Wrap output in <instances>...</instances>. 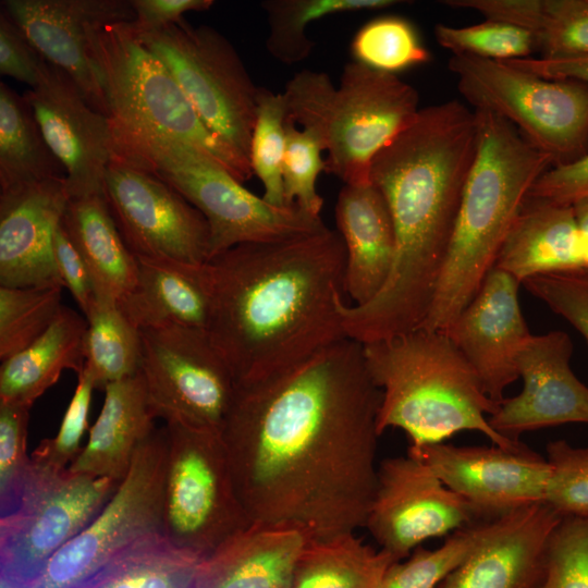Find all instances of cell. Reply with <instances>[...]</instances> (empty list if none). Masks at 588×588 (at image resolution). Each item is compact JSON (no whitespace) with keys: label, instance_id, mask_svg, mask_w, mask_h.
Wrapping results in <instances>:
<instances>
[{"label":"cell","instance_id":"6da1fadb","mask_svg":"<svg viewBox=\"0 0 588 588\" xmlns=\"http://www.w3.org/2000/svg\"><path fill=\"white\" fill-rule=\"evenodd\" d=\"M380 403L363 344L350 338L278 375L236 382L220 433L250 524L296 528L308 541L365 527Z\"/></svg>","mask_w":588,"mask_h":588},{"label":"cell","instance_id":"7a4b0ae2","mask_svg":"<svg viewBox=\"0 0 588 588\" xmlns=\"http://www.w3.org/2000/svg\"><path fill=\"white\" fill-rule=\"evenodd\" d=\"M207 332L236 382L285 371L347 338L340 314L345 247L329 228L241 244L209 259Z\"/></svg>","mask_w":588,"mask_h":588},{"label":"cell","instance_id":"3957f363","mask_svg":"<svg viewBox=\"0 0 588 588\" xmlns=\"http://www.w3.org/2000/svg\"><path fill=\"white\" fill-rule=\"evenodd\" d=\"M476 147L475 111L452 99L420 108L372 159L370 182L388 204L396 238L379 293L390 309L421 314L430 307Z\"/></svg>","mask_w":588,"mask_h":588},{"label":"cell","instance_id":"277c9868","mask_svg":"<svg viewBox=\"0 0 588 588\" xmlns=\"http://www.w3.org/2000/svg\"><path fill=\"white\" fill-rule=\"evenodd\" d=\"M476 155L460 204L445 262L418 329L444 332L471 301L537 180L553 167L500 115L474 110Z\"/></svg>","mask_w":588,"mask_h":588},{"label":"cell","instance_id":"5b68a950","mask_svg":"<svg viewBox=\"0 0 588 588\" xmlns=\"http://www.w3.org/2000/svg\"><path fill=\"white\" fill-rule=\"evenodd\" d=\"M369 375L381 391L378 430L402 429L409 448L445 442L477 431L492 444L520 446L497 432L489 417L499 408L446 333L413 331L363 344Z\"/></svg>","mask_w":588,"mask_h":588},{"label":"cell","instance_id":"8992f818","mask_svg":"<svg viewBox=\"0 0 588 588\" xmlns=\"http://www.w3.org/2000/svg\"><path fill=\"white\" fill-rule=\"evenodd\" d=\"M282 94L286 121L318 138L328 154L324 172L344 185L370 183L375 156L420 110L412 85L355 61L344 65L338 87L329 74L303 70L287 81Z\"/></svg>","mask_w":588,"mask_h":588},{"label":"cell","instance_id":"52a82bcc","mask_svg":"<svg viewBox=\"0 0 588 588\" xmlns=\"http://www.w3.org/2000/svg\"><path fill=\"white\" fill-rule=\"evenodd\" d=\"M113 156L155 173L204 215L210 259L241 244L287 241L328 228L321 216L296 204L278 207L253 194L210 155L185 142L113 133Z\"/></svg>","mask_w":588,"mask_h":588},{"label":"cell","instance_id":"ba28073f","mask_svg":"<svg viewBox=\"0 0 588 588\" xmlns=\"http://www.w3.org/2000/svg\"><path fill=\"white\" fill-rule=\"evenodd\" d=\"M90 57L112 133L185 142L210 155L241 183L254 175L249 160L207 127L131 22L98 28L90 38Z\"/></svg>","mask_w":588,"mask_h":588},{"label":"cell","instance_id":"9c48e42d","mask_svg":"<svg viewBox=\"0 0 588 588\" xmlns=\"http://www.w3.org/2000/svg\"><path fill=\"white\" fill-rule=\"evenodd\" d=\"M449 70L474 110H486L514 125L553 167L588 154V85L551 79L503 61L452 54Z\"/></svg>","mask_w":588,"mask_h":588},{"label":"cell","instance_id":"30bf717a","mask_svg":"<svg viewBox=\"0 0 588 588\" xmlns=\"http://www.w3.org/2000/svg\"><path fill=\"white\" fill-rule=\"evenodd\" d=\"M164 427L162 532L175 546L205 558L250 522L238 499L220 431L177 421Z\"/></svg>","mask_w":588,"mask_h":588},{"label":"cell","instance_id":"8fae6325","mask_svg":"<svg viewBox=\"0 0 588 588\" xmlns=\"http://www.w3.org/2000/svg\"><path fill=\"white\" fill-rule=\"evenodd\" d=\"M136 35L169 70L207 127L249 160L259 87L233 45L213 27H194L184 19Z\"/></svg>","mask_w":588,"mask_h":588},{"label":"cell","instance_id":"7c38bea8","mask_svg":"<svg viewBox=\"0 0 588 588\" xmlns=\"http://www.w3.org/2000/svg\"><path fill=\"white\" fill-rule=\"evenodd\" d=\"M167 454L166 427L155 429L138 446L127 475L98 515L35 578L9 588H78L136 540L162 532Z\"/></svg>","mask_w":588,"mask_h":588},{"label":"cell","instance_id":"4fadbf2b","mask_svg":"<svg viewBox=\"0 0 588 588\" xmlns=\"http://www.w3.org/2000/svg\"><path fill=\"white\" fill-rule=\"evenodd\" d=\"M119 485L112 478L32 462L17 507L0 517V586L16 587L35 578L98 515Z\"/></svg>","mask_w":588,"mask_h":588},{"label":"cell","instance_id":"5bb4252c","mask_svg":"<svg viewBox=\"0 0 588 588\" xmlns=\"http://www.w3.org/2000/svg\"><path fill=\"white\" fill-rule=\"evenodd\" d=\"M139 375L154 416L220 431L236 380L206 330L140 329Z\"/></svg>","mask_w":588,"mask_h":588},{"label":"cell","instance_id":"9a60e30c","mask_svg":"<svg viewBox=\"0 0 588 588\" xmlns=\"http://www.w3.org/2000/svg\"><path fill=\"white\" fill-rule=\"evenodd\" d=\"M103 191L118 230L135 257L193 265L210 259L206 218L155 173L112 156Z\"/></svg>","mask_w":588,"mask_h":588},{"label":"cell","instance_id":"2e32d148","mask_svg":"<svg viewBox=\"0 0 588 588\" xmlns=\"http://www.w3.org/2000/svg\"><path fill=\"white\" fill-rule=\"evenodd\" d=\"M483 518L418 457L379 462L365 528L395 561L431 538L449 536Z\"/></svg>","mask_w":588,"mask_h":588},{"label":"cell","instance_id":"e0dca14e","mask_svg":"<svg viewBox=\"0 0 588 588\" xmlns=\"http://www.w3.org/2000/svg\"><path fill=\"white\" fill-rule=\"evenodd\" d=\"M440 480L483 519L542 503L550 475L546 457L527 448L457 446L446 442L409 448Z\"/></svg>","mask_w":588,"mask_h":588},{"label":"cell","instance_id":"ac0fdd59","mask_svg":"<svg viewBox=\"0 0 588 588\" xmlns=\"http://www.w3.org/2000/svg\"><path fill=\"white\" fill-rule=\"evenodd\" d=\"M23 97L65 170L69 197L105 194V173L113 156L109 118L88 103L69 74L46 60L37 84Z\"/></svg>","mask_w":588,"mask_h":588},{"label":"cell","instance_id":"d6986e66","mask_svg":"<svg viewBox=\"0 0 588 588\" xmlns=\"http://www.w3.org/2000/svg\"><path fill=\"white\" fill-rule=\"evenodd\" d=\"M2 8L49 63L78 85L88 103L108 117L90 57L91 35L100 27L135 19L130 0H5Z\"/></svg>","mask_w":588,"mask_h":588},{"label":"cell","instance_id":"ffe728a7","mask_svg":"<svg viewBox=\"0 0 588 588\" xmlns=\"http://www.w3.org/2000/svg\"><path fill=\"white\" fill-rule=\"evenodd\" d=\"M573 343L563 331L531 335L516 358L522 391L504 399L489 417L503 437L569 422L588 424V387L573 372Z\"/></svg>","mask_w":588,"mask_h":588},{"label":"cell","instance_id":"44dd1931","mask_svg":"<svg viewBox=\"0 0 588 588\" xmlns=\"http://www.w3.org/2000/svg\"><path fill=\"white\" fill-rule=\"evenodd\" d=\"M522 282L493 267L448 327L451 339L479 377L488 396L501 403L518 377L516 358L531 338L518 302Z\"/></svg>","mask_w":588,"mask_h":588},{"label":"cell","instance_id":"7402d4cb","mask_svg":"<svg viewBox=\"0 0 588 588\" xmlns=\"http://www.w3.org/2000/svg\"><path fill=\"white\" fill-rule=\"evenodd\" d=\"M69 200L65 177L0 192V286H62L53 233Z\"/></svg>","mask_w":588,"mask_h":588},{"label":"cell","instance_id":"603a6c76","mask_svg":"<svg viewBox=\"0 0 588 588\" xmlns=\"http://www.w3.org/2000/svg\"><path fill=\"white\" fill-rule=\"evenodd\" d=\"M561 517L542 502L495 518L487 537L438 588H537Z\"/></svg>","mask_w":588,"mask_h":588},{"label":"cell","instance_id":"cb8c5ba5","mask_svg":"<svg viewBox=\"0 0 588 588\" xmlns=\"http://www.w3.org/2000/svg\"><path fill=\"white\" fill-rule=\"evenodd\" d=\"M334 217L345 247L344 291L353 305H364L381 291L391 272L396 248L393 220L371 182L344 185Z\"/></svg>","mask_w":588,"mask_h":588},{"label":"cell","instance_id":"d4e9b609","mask_svg":"<svg viewBox=\"0 0 588 588\" xmlns=\"http://www.w3.org/2000/svg\"><path fill=\"white\" fill-rule=\"evenodd\" d=\"M307 542L296 528L252 523L204 558L192 588H290Z\"/></svg>","mask_w":588,"mask_h":588},{"label":"cell","instance_id":"484cf974","mask_svg":"<svg viewBox=\"0 0 588 588\" xmlns=\"http://www.w3.org/2000/svg\"><path fill=\"white\" fill-rule=\"evenodd\" d=\"M494 267L520 282L543 273L586 272V247L572 205L527 197Z\"/></svg>","mask_w":588,"mask_h":588},{"label":"cell","instance_id":"4316f807","mask_svg":"<svg viewBox=\"0 0 588 588\" xmlns=\"http://www.w3.org/2000/svg\"><path fill=\"white\" fill-rule=\"evenodd\" d=\"M137 281L118 304L140 330L167 324L208 329L210 282L204 265L136 257Z\"/></svg>","mask_w":588,"mask_h":588},{"label":"cell","instance_id":"83f0119b","mask_svg":"<svg viewBox=\"0 0 588 588\" xmlns=\"http://www.w3.org/2000/svg\"><path fill=\"white\" fill-rule=\"evenodd\" d=\"M103 391V405L88 441L69 470L121 482L138 446L156 429V417L139 372L109 383Z\"/></svg>","mask_w":588,"mask_h":588},{"label":"cell","instance_id":"f1b7e54d","mask_svg":"<svg viewBox=\"0 0 588 588\" xmlns=\"http://www.w3.org/2000/svg\"><path fill=\"white\" fill-rule=\"evenodd\" d=\"M61 225L85 261L95 286L118 303L134 289L137 258L125 245L105 194L69 197Z\"/></svg>","mask_w":588,"mask_h":588},{"label":"cell","instance_id":"f546056e","mask_svg":"<svg viewBox=\"0 0 588 588\" xmlns=\"http://www.w3.org/2000/svg\"><path fill=\"white\" fill-rule=\"evenodd\" d=\"M86 319L62 305L51 326L29 346L1 362L0 402L33 406L64 369L85 365Z\"/></svg>","mask_w":588,"mask_h":588},{"label":"cell","instance_id":"4dcf8cb0","mask_svg":"<svg viewBox=\"0 0 588 588\" xmlns=\"http://www.w3.org/2000/svg\"><path fill=\"white\" fill-rule=\"evenodd\" d=\"M532 33L542 58L588 54V0H443Z\"/></svg>","mask_w":588,"mask_h":588},{"label":"cell","instance_id":"1f68e13d","mask_svg":"<svg viewBox=\"0 0 588 588\" xmlns=\"http://www.w3.org/2000/svg\"><path fill=\"white\" fill-rule=\"evenodd\" d=\"M203 560L155 532L122 550L78 588H192Z\"/></svg>","mask_w":588,"mask_h":588},{"label":"cell","instance_id":"d6a6232c","mask_svg":"<svg viewBox=\"0 0 588 588\" xmlns=\"http://www.w3.org/2000/svg\"><path fill=\"white\" fill-rule=\"evenodd\" d=\"M54 177H65V170L33 110L23 95L0 83V192Z\"/></svg>","mask_w":588,"mask_h":588},{"label":"cell","instance_id":"836d02e7","mask_svg":"<svg viewBox=\"0 0 588 588\" xmlns=\"http://www.w3.org/2000/svg\"><path fill=\"white\" fill-rule=\"evenodd\" d=\"M394 562L388 552L375 550L355 532L308 541L290 588H380L385 571Z\"/></svg>","mask_w":588,"mask_h":588},{"label":"cell","instance_id":"e575fe53","mask_svg":"<svg viewBox=\"0 0 588 588\" xmlns=\"http://www.w3.org/2000/svg\"><path fill=\"white\" fill-rule=\"evenodd\" d=\"M85 319L84 367L91 375L95 388L105 390L109 383L136 375L142 353L140 330L118 302L96 293Z\"/></svg>","mask_w":588,"mask_h":588},{"label":"cell","instance_id":"d590c367","mask_svg":"<svg viewBox=\"0 0 588 588\" xmlns=\"http://www.w3.org/2000/svg\"><path fill=\"white\" fill-rule=\"evenodd\" d=\"M402 3L396 0H265L269 34L267 51L286 65L306 60L315 42L306 35V27L322 17L359 11H378Z\"/></svg>","mask_w":588,"mask_h":588},{"label":"cell","instance_id":"8d00e7d4","mask_svg":"<svg viewBox=\"0 0 588 588\" xmlns=\"http://www.w3.org/2000/svg\"><path fill=\"white\" fill-rule=\"evenodd\" d=\"M494 522L482 519L458 529L433 550L416 548L405 561L388 567L380 588H438L487 537Z\"/></svg>","mask_w":588,"mask_h":588},{"label":"cell","instance_id":"74e56055","mask_svg":"<svg viewBox=\"0 0 588 588\" xmlns=\"http://www.w3.org/2000/svg\"><path fill=\"white\" fill-rule=\"evenodd\" d=\"M351 53L353 61L393 75L431 59L413 23L396 15H381L364 24L353 37Z\"/></svg>","mask_w":588,"mask_h":588},{"label":"cell","instance_id":"f35d334b","mask_svg":"<svg viewBox=\"0 0 588 588\" xmlns=\"http://www.w3.org/2000/svg\"><path fill=\"white\" fill-rule=\"evenodd\" d=\"M62 286H0V360L29 346L53 322Z\"/></svg>","mask_w":588,"mask_h":588},{"label":"cell","instance_id":"ab89813d","mask_svg":"<svg viewBox=\"0 0 588 588\" xmlns=\"http://www.w3.org/2000/svg\"><path fill=\"white\" fill-rule=\"evenodd\" d=\"M286 145V107L282 93L259 87L249 162L264 186L262 198L278 207L284 201L282 167Z\"/></svg>","mask_w":588,"mask_h":588},{"label":"cell","instance_id":"60d3db41","mask_svg":"<svg viewBox=\"0 0 588 588\" xmlns=\"http://www.w3.org/2000/svg\"><path fill=\"white\" fill-rule=\"evenodd\" d=\"M433 34L438 44L452 54L509 61L531 57L537 51L531 32L501 20L486 19L462 27L439 23Z\"/></svg>","mask_w":588,"mask_h":588},{"label":"cell","instance_id":"b9f144b4","mask_svg":"<svg viewBox=\"0 0 588 588\" xmlns=\"http://www.w3.org/2000/svg\"><path fill=\"white\" fill-rule=\"evenodd\" d=\"M323 148L318 138L307 130H299L286 121V145L282 167L284 201L297 205L305 211L320 216L323 199L318 194L316 181L324 171Z\"/></svg>","mask_w":588,"mask_h":588},{"label":"cell","instance_id":"7bdbcfd3","mask_svg":"<svg viewBox=\"0 0 588 588\" xmlns=\"http://www.w3.org/2000/svg\"><path fill=\"white\" fill-rule=\"evenodd\" d=\"M30 408L0 402V517L15 511L30 474L32 460L26 451Z\"/></svg>","mask_w":588,"mask_h":588},{"label":"cell","instance_id":"ee69618b","mask_svg":"<svg viewBox=\"0 0 588 588\" xmlns=\"http://www.w3.org/2000/svg\"><path fill=\"white\" fill-rule=\"evenodd\" d=\"M537 588H588V517H561L549 538Z\"/></svg>","mask_w":588,"mask_h":588},{"label":"cell","instance_id":"f6af8a7d","mask_svg":"<svg viewBox=\"0 0 588 588\" xmlns=\"http://www.w3.org/2000/svg\"><path fill=\"white\" fill-rule=\"evenodd\" d=\"M546 452L550 475L544 503L562 517H588V445L555 440Z\"/></svg>","mask_w":588,"mask_h":588},{"label":"cell","instance_id":"bcb514c9","mask_svg":"<svg viewBox=\"0 0 588 588\" xmlns=\"http://www.w3.org/2000/svg\"><path fill=\"white\" fill-rule=\"evenodd\" d=\"M74 394L53 438L44 439L32 453L33 463L54 470H64L79 454L81 439L87 427V417L95 382L84 367L77 375Z\"/></svg>","mask_w":588,"mask_h":588},{"label":"cell","instance_id":"7dc6e473","mask_svg":"<svg viewBox=\"0 0 588 588\" xmlns=\"http://www.w3.org/2000/svg\"><path fill=\"white\" fill-rule=\"evenodd\" d=\"M555 314L567 320L588 344V277L543 273L522 282Z\"/></svg>","mask_w":588,"mask_h":588},{"label":"cell","instance_id":"c3c4849f","mask_svg":"<svg viewBox=\"0 0 588 588\" xmlns=\"http://www.w3.org/2000/svg\"><path fill=\"white\" fill-rule=\"evenodd\" d=\"M44 60L22 28L1 7L0 73L33 88L37 84Z\"/></svg>","mask_w":588,"mask_h":588},{"label":"cell","instance_id":"681fc988","mask_svg":"<svg viewBox=\"0 0 588 588\" xmlns=\"http://www.w3.org/2000/svg\"><path fill=\"white\" fill-rule=\"evenodd\" d=\"M52 248L62 284L71 292L85 316L96 296L94 282L85 261L70 242L61 222L53 233Z\"/></svg>","mask_w":588,"mask_h":588},{"label":"cell","instance_id":"f907efd6","mask_svg":"<svg viewBox=\"0 0 588 588\" xmlns=\"http://www.w3.org/2000/svg\"><path fill=\"white\" fill-rule=\"evenodd\" d=\"M528 196L564 205L588 196V154L572 163L550 168Z\"/></svg>","mask_w":588,"mask_h":588},{"label":"cell","instance_id":"816d5d0a","mask_svg":"<svg viewBox=\"0 0 588 588\" xmlns=\"http://www.w3.org/2000/svg\"><path fill=\"white\" fill-rule=\"evenodd\" d=\"M135 19L131 26L136 34L151 33L183 20L189 11H206L212 0H130Z\"/></svg>","mask_w":588,"mask_h":588},{"label":"cell","instance_id":"f5cc1de1","mask_svg":"<svg viewBox=\"0 0 588 588\" xmlns=\"http://www.w3.org/2000/svg\"><path fill=\"white\" fill-rule=\"evenodd\" d=\"M515 68L551 79H573L588 85V54L503 61Z\"/></svg>","mask_w":588,"mask_h":588},{"label":"cell","instance_id":"db71d44e","mask_svg":"<svg viewBox=\"0 0 588 588\" xmlns=\"http://www.w3.org/2000/svg\"><path fill=\"white\" fill-rule=\"evenodd\" d=\"M578 228L581 232L586 247V272L588 277V196L583 197L572 204Z\"/></svg>","mask_w":588,"mask_h":588}]
</instances>
